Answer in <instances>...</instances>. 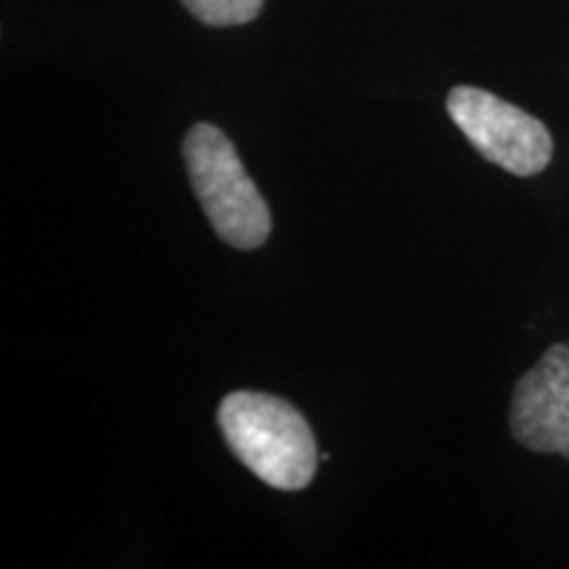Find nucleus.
I'll use <instances>...</instances> for the list:
<instances>
[{"label":"nucleus","instance_id":"1","mask_svg":"<svg viewBox=\"0 0 569 569\" xmlns=\"http://www.w3.org/2000/svg\"><path fill=\"white\" fill-rule=\"evenodd\" d=\"M222 436L238 461L277 490H303L315 480L319 448L301 411L284 398L234 390L217 411Z\"/></svg>","mask_w":569,"mask_h":569},{"label":"nucleus","instance_id":"2","mask_svg":"<svg viewBox=\"0 0 569 569\" xmlns=\"http://www.w3.org/2000/svg\"><path fill=\"white\" fill-rule=\"evenodd\" d=\"M182 156L206 217L227 246L253 251L272 232V213L232 140L213 124H193L184 134Z\"/></svg>","mask_w":569,"mask_h":569},{"label":"nucleus","instance_id":"3","mask_svg":"<svg viewBox=\"0 0 569 569\" xmlns=\"http://www.w3.org/2000/svg\"><path fill=\"white\" fill-rule=\"evenodd\" d=\"M446 106L448 117L482 159L517 177L540 174L549 167L553 153L549 127L519 106L469 84L448 92Z\"/></svg>","mask_w":569,"mask_h":569},{"label":"nucleus","instance_id":"4","mask_svg":"<svg viewBox=\"0 0 569 569\" xmlns=\"http://www.w3.org/2000/svg\"><path fill=\"white\" fill-rule=\"evenodd\" d=\"M509 425L530 451L569 459V346H551L517 382Z\"/></svg>","mask_w":569,"mask_h":569},{"label":"nucleus","instance_id":"5","mask_svg":"<svg viewBox=\"0 0 569 569\" xmlns=\"http://www.w3.org/2000/svg\"><path fill=\"white\" fill-rule=\"evenodd\" d=\"M182 6L209 27H238L259 17L264 0H182Z\"/></svg>","mask_w":569,"mask_h":569}]
</instances>
